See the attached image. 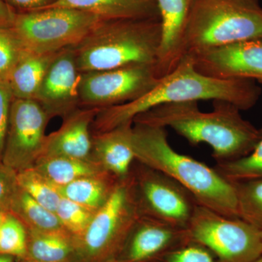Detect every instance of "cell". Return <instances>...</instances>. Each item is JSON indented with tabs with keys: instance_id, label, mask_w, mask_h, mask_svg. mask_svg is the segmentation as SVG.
I'll list each match as a JSON object with an SVG mask.
<instances>
[{
	"instance_id": "obj_40",
	"label": "cell",
	"mask_w": 262,
	"mask_h": 262,
	"mask_svg": "<svg viewBox=\"0 0 262 262\" xmlns=\"http://www.w3.org/2000/svg\"><path fill=\"white\" fill-rule=\"evenodd\" d=\"M261 235H262V232H261Z\"/></svg>"
},
{
	"instance_id": "obj_3",
	"label": "cell",
	"mask_w": 262,
	"mask_h": 262,
	"mask_svg": "<svg viewBox=\"0 0 262 262\" xmlns=\"http://www.w3.org/2000/svg\"><path fill=\"white\" fill-rule=\"evenodd\" d=\"M131 144L136 160L175 179L192 193L198 204L239 219L233 183L214 168L174 150L166 128L133 122Z\"/></svg>"
},
{
	"instance_id": "obj_19",
	"label": "cell",
	"mask_w": 262,
	"mask_h": 262,
	"mask_svg": "<svg viewBox=\"0 0 262 262\" xmlns=\"http://www.w3.org/2000/svg\"><path fill=\"white\" fill-rule=\"evenodd\" d=\"M25 259L38 262H81L78 241L69 232L27 229Z\"/></svg>"
},
{
	"instance_id": "obj_28",
	"label": "cell",
	"mask_w": 262,
	"mask_h": 262,
	"mask_svg": "<svg viewBox=\"0 0 262 262\" xmlns=\"http://www.w3.org/2000/svg\"><path fill=\"white\" fill-rule=\"evenodd\" d=\"M96 213L64 198H61L56 211L63 228L77 239L85 232Z\"/></svg>"
},
{
	"instance_id": "obj_31",
	"label": "cell",
	"mask_w": 262,
	"mask_h": 262,
	"mask_svg": "<svg viewBox=\"0 0 262 262\" xmlns=\"http://www.w3.org/2000/svg\"><path fill=\"white\" fill-rule=\"evenodd\" d=\"M13 99V94L8 82L0 80V163L3 160Z\"/></svg>"
},
{
	"instance_id": "obj_37",
	"label": "cell",
	"mask_w": 262,
	"mask_h": 262,
	"mask_svg": "<svg viewBox=\"0 0 262 262\" xmlns=\"http://www.w3.org/2000/svg\"><path fill=\"white\" fill-rule=\"evenodd\" d=\"M105 262H122V261H120V260H119L118 258H113V259L108 260V261H106Z\"/></svg>"
},
{
	"instance_id": "obj_36",
	"label": "cell",
	"mask_w": 262,
	"mask_h": 262,
	"mask_svg": "<svg viewBox=\"0 0 262 262\" xmlns=\"http://www.w3.org/2000/svg\"><path fill=\"white\" fill-rule=\"evenodd\" d=\"M7 213H8V212L0 211V229H1L2 225H3V222H4Z\"/></svg>"
},
{
	"instance_id": "obj_21",
	"label": "cell",
	"mask_w": 262,
	"mask_h": 262,
	"mask_svg": "<svg viewBox=\"0 0 262 262\" xmlns=\"http://www.w3.org/2000/svg\"><path fill=\"white\" fill-rule=\"evenodd\" d=\"M118 181L115 176L103 171L57 187L62 198L96 212L108 201Z\"/></svg>"
},
{
	"instance_id": "obj_16",
	"label": "cell",
	"mask_w": 262,
	"mask_h": 262,
	"mask_svg": "<svg viewBox=\"0 0 262 262\" xmlns=\"http://www.w3.org/2000/svg\"><path fill=\"white\" fill-rule=\"evenodd\" d=\"M99 111L97 108H79L63 118L59 129L46 136L39 158H91L92 125Z\"/></svg>"
},
{
	"instance_id": "obj_22",
	"label": "cell",
	"mask_w": 262,
	"mask_h": 262,
	"mask_svg": "<svg viewBox=\"0 0 262 262\" xmlns=\"http://www.w3.org/2000/svg\"><path fill=\"white\" fill-rule=\"evenodd\" d=\"M34 168L56 187H61L77 179L106 171L92 158L53 156L39 158Z\"/></svg>"
},
{
	"instance_id": "obj_13",
	"label": "cell",
	"mask_w": 262,
	"mask_h": 262,
	"mask_svg": "<svg viewBox=\"0 0 262 262\" xmlns=\"http://www.w3.org/2000/svg\"><path fill=\"white\" fill-rule=\"evenodd\" d=\"M81 74L73 47L57 53L34 98L50 118L63 119L80 108Z\"/></svg>"
},
{
	"instance_id": "obj_18",
	"label": "cell",
	"mask_w": 262,
	"mask_h": 262,
	"mask_svg": "<svg viewBox=\"0 0 262 262\" xmlns=\"http://www.w3.org/2000/svg\"><path fill=\"white\" fill-rule=\"evenodd\" d=\"M53 7L82 10L103 20L160 18L156 0H58Z\"/></svg>"
},
{
	"instance_id": "obj_34",
	"label": "cell",
	"mask_w": 262,
	"mask_h": 262,
	"mask_svg": "<svg viewBox=\"0 0 262 262\" xmlns=\"http://www.w3.org/2000/svg\"><path fill=\"white\" fill-rule=\"evenodd\" d=\"M16 13L7 4L5 0H0V26L12 27Z\"/></svg>"
},
{
	"instance_id": "obj_2",
	"label": "cell",
	"mask_w": 262,
	"mask_h": 262,
	"mask_svg": "<svg viewBox=\"0 0 262 262\" xmlns=\"http://www.w3.org/2000/svg\"><path fill=\"white\" fill-rule=\"evenodd\" d=\"M213 110L205 113L196 101L165 103L138 115L133 122L170 127L192 145L211 146L217 163L249 154L261 138V131L241 116L232 103L213 101Z\"/></svg>"
},
{
	"instance_id": "obj_8",
	"label": "cell",
	"mask_w": 262,
	"mask_h": 262,
	"mask_svg": "<svg viewBox=\"0 0 262 262\" xmlns=\"http://www.w3.org/2000/svg\"><path fill=\"white\" fill-rule=\"evenodd\" d=\"M187 229L191 241L208 248L218 262H255L262 256L261 231L241 219L198 205Z\"/></svg>"
},
{
	"instance_id": "obj_14",
	"label": "cell",
	"mask_w": 262,
	"mask_h": 262,
	"mask_svg": "<svg viewBox=\"0 0 262 262\" xmlns=\"http://www.w3.org/2000/svg\"><path fill=\"white\" fill-rule=\"evenodd\" d=\"M190 241L187 229L141 215L117 258L122 262H155Z\"/></svg>"
},
{
	"instance_id": "obj_35",
	"label": "cell",
	"mask_w": 262,
	"mask_h": 262,
	"mask_svg": "<svg viewBox=\"0 0 262 262\" xmlns=\"http://www.w3.org/2000/svg\"><path fill=\"white\" fill-rule=\"evenodd\" d=\"M18 259L9 255L0 253V262H17Z\"/></svg>"
},
{
	"instance_id": "obj_30",
	"label": "cell",
	"mask_w": 262,
	"mask_h": 262,
	"mask_svg": "<svg viewBox=\"0 0 262 262\" xmlns=\"http://www.w3.org/2000/svg\"><path fill=\"white\" fill-rule=\"evenodd\" d=\"M155 262H218L213 253L202 245L190 241L175 248Z\"/></svg>"
},
{
	"instance_id": "obj_17",
	"label": "cell",
	"mask_w": 262,
	"mask_h": 262,
	"mask_svg": "<svg viewBox=\"0 0 262 262\" xmlns=\"http://www.w3.org/2000/svg\"><path fill=\"white\" fill-rule=\"evenodd\" d=\"M133 122L106 132L93 134L91 158L106 171L122 179L130 173L136 161L131 144Z\"/></svg>"
},
{
	"instance_id": "obj_7",
	"label": "cell",
	"mask_w": 262,
	"mask_h": 262,
	"mask_svg": "<svg viewBox=\"0 0 262 262\" xmlns=\"http://www.w3.org/2000/svg\"><path fill=\"white\" fill-rule=\"evenodd\" d=\"M101 20L82 10L53 7L16 13L12 27L27 51L53 53L77 46Z\"/></svg>"
},
{
	"instance_id": "obj_23",
	"label": "cell",
	"mask_w": 262,
	"mask_h": 262,
	"mask_svg": "<svg viewBox=\"0 0 262 262\" xmlns=\"http://www.w3.org/2000/svg\"><path fill=\"white\" fill-rule=\"evenodd\" d=\"M9 212L18 217L27 229L42 232H68L56 213L39 204L19 187L10 204Z\"/></svg>"
},
{
	"instance_id": "obj_32",
	"label": "cell",
	"mask_w": 262,
	"mask_h": 262,
	"mask_svg": "<svg viewBox=\"0 0 262 262\" xmlns=\"http://www.w3.org/2000/svg\"><path fill=\"white\" fill-rule=\"evenodd\" d=\"M18 189L16 172L0 163V211H9Z\"/></svg>"
},
{
	"instance_id": "obj_39",
	"label": "cell",
	"mask_w": 262,
	"mask_h": 262,
	"mask_svg": "<svg viewBox=\"0 0 262 262\" xmlns=\"http://www.w3.org/2000/svg\"><path fill=\"white\" fill-rule=\"evenodd\" d=\"M255 262H262V256H261V257L258 258V259L256 260V261Z\"/></svg>"
},
{
	"instance_id": "obj_26",
	"label": "cell",
	"mask_w": 262,
	"mask_h": 262,
	"mask_svg": "<svg viewBox=\"0 0 262 262\" xmlns=\"http://www.w3.org/2000/svg\"><path fill=\"white\" fill-rule=\"evenodd\" d=\"M233 184L239 218L262 232V179Z\"/></svg>"
},
{
	"instance_id": "obj_38",
	"label": "cell",
	"mask_w": 262,
	"mask_h": 262,
	"mask_svg": "<svg viewBox=\"0 0 262 262\" xmlns=\"http://www.w3.org/2000/svg\"><path fill=\"white\" fill-rule=\"evenodd\" d=\"M17 262H38V261H29V260H26V259H21V260H18Z\"/></svg>"
},
{
	"instance_id": "obj_5",
	"label": "cell",
	"mask_w": 262,
	"mask_h": 262,
	"mask_svg": "<svg viewBox=\"0 0 262 262\" xmlns=\"http://www.w3.org/2000/svg\"><path fill=\"white\" fill-rule=\"evenodd\" d=\"M256 39H262L258 0H191L184 57Z\"/></svg>"
},
{
	"instance_id": "obj_27",
	"label": "cell",
	"mask_w": 262,
	"mask_h": 262,
	"mask_svg": "<svg viewBox=\"0 0 262 262\" xmlns=\"http://www.w3.org/2000/svg\"><path fill=\"white\" fill-rule=\"evenodd\" d=\"M27 229L18 217L8 211L0 229V253L25 259Z\"/></svg>"
},
{
	"instance_id": "obj_1",
	"label": "cell",
	"mask_w": 262,
	"mask_h": 262,
	"mask_svg": "<svg viewBox=\"0 0 262 262\" xmlns=\"http://www.w3.org/2000/svg\"><path fill=\"white\" fill-rule=\"evenodd\" d=\"M261 90L251 80H220L198 72L185 56L168 75L140 98L121 105L101 108L92 125L93 134L106 132L133 120L151 108L165 103L223 101L239 110L252 108Z\"/></svg>"
},
{
	"instance_id": "obj_25",
	"label": "cell",
	"mask_w": 262,
	"mask_h": 262,
	"mask_svg": "<svg viewBox=\"0 0 262 262\" xmlns=\"http://www.w3.org/2000/svg\"><path fill=\"white\" fill-rule=\"evenodd\" d=\"M261 138L249 154L230 161L217 163L215 169L229 182L262 179V128Z\"/></svg>"
},
{
	"instance_id": "obj_6",
	"label": "cell",
	"mask_w": 262,
	"mask_h": 262,
	"mask_svg": "<svg viewBox=\"0 0 262 262\" xmlns=\"http://www.w3.org/2000/svg\"><path fill=\"white\" fill-rule=\"evenodd\" d=\"M132 173L119 179L104 205L84 234L77 239L81 262H105L117 258L131 229L141 216Z\"/></svg>"
},
{
	"instance_id": "obj_15",
	"label": "cell",
	"mask_w": 262,
	"mask_h": 262,
	"mask_svg": "<svg viewBox=\"0 0 262 262\" xmlns=\"http://www.w3.org/2000/svg\"><path fill=\"white\" fill-rule=\"evenodd\" d=\"M161 35L157 54V75H168L184 58V40L191 0H156Z\"/></svg>"
},
{
	"instance_id": "obj_20",
	"label": "cell",
	"mask_w": 262,
	"mask_h": 262,
	"mask_svg": "<svg viewBox=\"0 0 262 262\" xmlns=\"http://www.w3.org/2000/svg\"><path fill=\"white\" fill-rule=\"evenodd\" d=\"M57 53L25 51L8 79L13 98L34 100Z\"/></svg>"
},
{
	"instance_id": "obj_33",
	"label": "cell",
	"mask_w": 262,
	"mask_h": 262,
	"mask_svg": "<svg viewBox=\"0 0 262 262\" xmlns=\"http://www.w3.org/2000/svg\"><path fill=\"white\" fill-rule=\"evenodd\" d=\"M58 0H5L15 13H27L46 9L53 6Z\"/></svg>"
},
{
	"instance_id": "obj_12",
	"label": "cell",
	"mask_w": 262,
	"mask_h": 262,
	"mask_svg": "<svg viewBox=\"0 0 262 262\" xmlns=\"http://www.w3.org/2000/svg\"><path fill=\"white\" fill-rule=\"evenodd\" d=\"M186 56L192 59L198 72L208 77L256 80L262 84V39L231 43Z\"/></svg>"
},
{
	"instance_id": "obj_29",
	"label": "cell",
	"mask_w": 262,
	"mask_h": 262,
	"mask_svg": "<svg viewBox=\"0 0 262 262\" xmlns=\"http://www.w3.org/2000/svg\"><path fill=\"white\" fill-rule=\"evenodd\" d=\"M26 51L13 27L0 26V80L8 82L12 71Z\"/></svg>"
},
{
	"instance_id": "obj_24",
	"label": "cell",
	"mask_w": 262,
	"mask_h": 262,
	"mask_svg": "<svg viewBox=\"0 0 262 262\" xmlns=\"http://www.w3.org/2000/svg\"><path fill=\"white\" fill-rule=\"evenodd\" d=\"M16 181L18 187L34 201L56 213L62 198L58 187L34 167L16 172Z\"/></svg>"
},
{
	"instance_id": "obj_10",
	"label": "cell",
	"mask_w": 262,
	"mask_h": 262,
	"mask_svg": "<svg viewBox=\"0 0 262 262\" xmlns=\"http://www.w3.org/2000/svg\"><path fill=\"white\" fill-rule=\"evenodd\" d=\"M154 64H133L81 74L80 108H105L144 96L159 82Z\"/></svg>"
},
{
	"instance_id": "obj_4",
	"label": "cell",
	"mask_w": 262,
	"mask_h": 262,
	"mask_svg": "<svg viewBox=\"0 0 262 262\" xmlns=\"http://www.w3.org/2000/svg\"><path fill=\"white\" fill-rule=\"evenodd\" d=\"M160 18L101 20L77 46L81 73L133 64H154L159 48Z\"/></svg>"
},
{
	"instance_id": "obj_9",
	"label": "cell",
	"mask_w": 262,
	"mask_h": 262,
	"mask_svg": "<svg viewBox=\"0 0 262 262\" xmlns=\"http://www.w3.org/2000/svg\"><path fill=\"white\" fill-rule=\"evenodd\" d=\"M131 173L141 215L187 229L199 205L192 193L175 179L137 160Z\"/></svg>"
},
{
	"instance_id": "obj_11",
	"label": "cell",
	"mask_w": 262,
	"mask_h": 262,
	"mask_svg": "<svg viewBox=\"0 0 262 262\" xmlns=\"http://www.w3.org/2000/svg\"><path fill=\"white\" fill-rule=\"evenodd\" d=\"M50 120L34 100L13 98L2 163L15 172L34 167L42 154Z\"/></svg>"
}]
</instances>
